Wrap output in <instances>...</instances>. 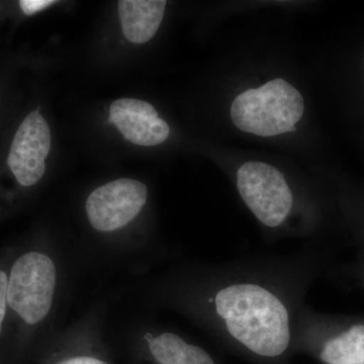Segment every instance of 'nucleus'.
<instances>
[{"label": "nucleus", "mask_w": 364, "mask_h": 364, "mask_svg": "<svg viewBox=\"0 0 364 364\" xmlns=\"http://www.w3.org/2000/svg\"><path fill=\"white\" fill-rule=\"evenodd\" d=\"M7 272L4 363L43 358L64 329L69 265L58 239L43 225L13 243Z\"/></svg>", "instance_id": "obj_1"}, {"label": "nucleus", "mask_w": 364, "mask_h": 364, "mask_svg": "<svg viewBox=\"0 0 364 364\" xmlns=\"http://www.w3.org/2000/svg\"><path fill=\"white\" fill-rule=\"evenodd\" d=\"M53 131L44 107L23 98L0 144V225L30 207L48 181Z\"/></svg>", "instance_id": "obj_2"}, {"label": "nucleus", "mask_w": 364, "mask_h": 364, "mask_svg": "<svg viewBox=\"0 0 364 364\" xmlns=\"http://www.w3.org/2000/svg\"><path fill=\"white\" fill-rule=\"evenodd\" d=\"M149 188L145 182L119 177L98 184L85 196L83 221L95 245L119 258H135L145 250Z\"/></svg>", "instance_id": "obj_3"}, {"label": "nucleus", "mask_w": 364, "mask_h": 364, "mask_svg": "<svg viewBox=\"0 0 364 364\" xmlns=\"http://www.w3.org/2000/svg\"><path fill=\"white\" fill-rule=\"evenodd\" d=\"M215 310L237 341L263 358H277L291 341L289 317L280 299L264 287L233 284L215 294Z\"/></svg>", "instance_id": "obj_4"}, {"label": "nucleus", "mask_w": 364, "mask_h": 364, "mask_svg": "<svg viewBox=\"0 0 364 364\" xmlns=\"http://www.w3.org/2000/svg\"><path fill=\"white\" fill-rule=\"evenodd\" d=\"M304 112L305 102L299 91L284 79L277 78L237 95L230 114L239 130L272 136L296 131Z\"/></svg>", "instance_id": "obj_5"}, {"label": "nucleus", "mask_w": 364, "mask_h": 364, "mask_svg": "<svg viewBox=\"0 0 364 364\" xmlns=\"http://www.w3.org/2000/svg\"><path fill=\"white\" fill-rule=\"evenodd\" d=\"M237 188L251 212L267 227L279 226L293 207V193L284 174L267 163L242 165L237 172Z\"/></svg>", "instance_id": "obj_6"}, {"label": "nucleus", "mask_w": 364, "mask_h": 364, "mask_svg": "<svg viewBox=\"0 0 364 364\" xmlns=\"http://www.w3.org/2000/svg\"><path fill=\"white\" fill-rule=\"evenodd\" d=\"M105 304L98 301L66 326L46 352L44 364H111L105 356Z\"/></svg>", "instance_id": "obj_7"}, {"label": "nucleus", "mask_w": 364, "mask_h": 364, "mask_svg": "<svg viewBox=\"0 0 364 364\" xmlns=\"http://www.w3.org/2000/svg\"><path fill=\"white\" fill-rule=\"evenodd\" d=\"M107 123L126 142L136 147L161 145L171 132L154 105L135 97L114 100L107 109Z\"/></svg>", "instance_id": "obj_8"}, {"label": "nucleus", "mask_w": 364, "mask_h": 364, "mask_svg": "<svg viewBox=\"0 0 364 364\" xmlns=\"http://www.w3.org/2000/svg\"><path fill=\"white\" fill-rule=\"evenodd\" d=\"M134 353L147 364H215L202 347L189 343L172 332H157L146 326L131 330Z\"/></svg>", "instance_id": "obj_9"}, {"label": "nucleus", "mask_w": 364, "mask_h": 364, "mask_svg": "<svg viewBox=\"0 0 364 364\" xmlns=\"http://www.w3.org/2000/svg\"><path fill=\"white\" fill-rule=\"evenodd\" d=\"M167 1L122 0L117 2V18L127 42L144 45L156 36L165 16Z\"/></svg>", "instance_id": "obj_10"}, {"label": "nucleus", "mask_w": 364, "mask_h": 364, "mask_svg": "<svg viewBox=\"0 0 364 364\" xmlns=\"http://www.w3.org/2000/svg\"><path fill=\"white\" fill-rule=\"evenodd\" d=\"M326 364H364V325H356L326 342L320 353Z\"/></svg>", "instance_id": "obj_11"}, {"label": "nucleus", "mask_w": 364, "mask_h": 364, "mask_svg": "<svg viewBox=\"0 0 364 364\" xmlns=\"http://www.w3.org/2000/svg\"><path fill=\"white\" fill-rule=\"evenodd\" d=\"M16 69L14 60L0 63V144L23 95L16 86Z\"/></svg>", "instance_id": "obj_12"}, {"label": "nucleus", "mask_w": 364, "mask_h": 364, "mask_svg": "<svg viewBox=\"0 0 364 364\" xmlns=\"http://www.w3.org/2000/svg\"><path fill=\"white\" fill-rule=\"evenodd\" d=\"M13 250V244L0 247V364L4 363V348L7 326V272H9Z\"/></svg>", "instance_id": "obj_13"}, {"label": "nucleus", "mask_w": 364, "mask_h": 364, "mask_svg": "<svg viewBox=\"0 0 364 364\" xmlns=\"http://www.w3.org/2000/svg\"><path fill=\"white\" fill-rule=\"evenodd\" d=\"M9 20V14H7V2L0 1V25L2 21Z\"/></svg>", "instance_id": "obj_14"}]
</instances>
